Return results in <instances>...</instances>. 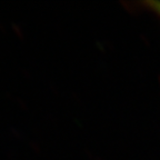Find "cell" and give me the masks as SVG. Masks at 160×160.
Instances as JSON below:
<instances>
[{
  "label": "cell",
  "mask_w": 160,
  "mask_h": 160,
  "mask_svg": "<svg viewBox=\"0 0 160 160\" xmlns=\"http://www.w3.org/2000/svg\"><path fill=\"white\" fill-rule=\"evenodd\" d=\"M148 5H149V7L151 8L153 11H156V12L160 16V1H149Z\"/></svg>",
  "instance_id": "6da1fadb"
}]
</instances>
